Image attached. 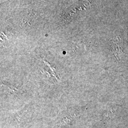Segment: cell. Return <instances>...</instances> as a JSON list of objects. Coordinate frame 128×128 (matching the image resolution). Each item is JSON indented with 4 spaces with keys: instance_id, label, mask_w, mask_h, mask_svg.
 Instances as JSON below:
<instances>
[{
    "instance_id": "1",
    "label": "cell",
    "mask_w": 128,
    "mask_h": 128,
    "mask_svg": "<svg viewBox=\"0 0 128 128\" xmlns=\"http://www.w3.org/2000/svg\"><path fill=\"white\" fill-rule=\"evenodd\" d=\"M112 55L116 59L119 60L124 53L123 45L121 40L118 37L114 38L111 40Z\"/></svg>"
}]
</instances>
